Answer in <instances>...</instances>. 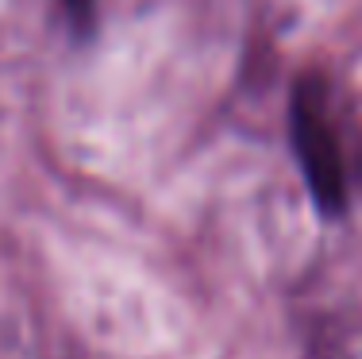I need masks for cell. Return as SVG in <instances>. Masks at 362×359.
<instances>
[{"label": "cell", "mask_w": 362, "mask_h": 359, "mask_svg": "<svg viewBox=\"0 0 362 359\" xmlns=\"http://www.w3.org/2000/svg\"><path fill=\"white\" fill-rule=\"evenodd\" d=\"M289 135H293V151H297V162L305 170V182L313 190L316 205L324 212H343L347 209V190H351L347 159H343V135H339V120H335L332 93L313 74L300 78L297 89H293Z\"/></svg>", "instance_id": "cell-1"}, {"label": "cell", "mask_w": 362, "mask_h": 359, "mask_svg": "<svg viewBox=\"0 0 362 359\" xmlns=\"http://www.w3.org/2000/svg\"><path fill=\"white\" fill-rule=\"evenodd\" d=\"M66 4V12H70V23L77 31H89L93 28V16H97V0H62Z\"/></svg>", "instance_id": "cell-2"}]
</instances>
